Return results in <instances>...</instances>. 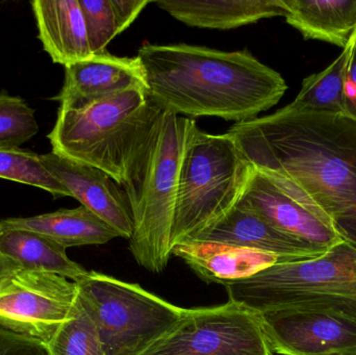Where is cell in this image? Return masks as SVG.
I'll list each match as a JSON object with an SVG mask.
<instances>
[{
	"mask_svg": "<svg viewBox=\"0 0 356 355\" xmlns=\"http://www.w3.org/2000/svg\"><path fill=\"white\" fill-rule=\"evenodd\" d=\"M348 47L344 87V115L356 121V31Z\"/></svg>",
	"mask_w": 356,
	"mask_h": 355,
	"instance_id": "obj_27",
	"label": "cell"
},
{
	"mask_svg": "<svg viewBox=\"0 0 356 355\" xmlns=\"http://www.w3.org/2000/svg\"><path fill=\"white\" fill-rule=\"evenodd\" d=\"M193 123L188 117L163 113L139 169L122 188L134 223L129 250L150 272L162 273L172 256L180 165Z\"/></svg>",
	"mask_w": 356,
	"mask_h": 355,
	"instance_id": "obj_5",
	"label": "cell"
},
{
	"mask_svg": "<svg viewBox=\"0 0 356 355\" xmlns=\"http://www.w3.org/2000/svg\"><path fill=\"white\" fill-rule=\"evenodd\" d=\"M0 355H49L46 345L38 340L17 335L0 327Z\"/></svg>",
	"mask_w": 356,
	"mask_h": 355,
	"instance_id": "obj_26",
	"label": "cell"
},
{
	"mask_svg": "<svg viewBox=\"0 0 356 355\" xmlns=\"http://www.w3.org/2000/svg\"><path fill=\"white\" fill-rule=\"evenodd\" d=\"M253 169L227 133L211 135L194 121L180 165L171 248L223 219L242 199Z\"/></svg>",
	"mask_w": 356,
	"mask_h": 355,
	"instance_id": "obj_6",
	"label": "cell"
},
{
	"mask_svg": "<svg viewBox=\"0 0 356 355\" xmlns=\"http://www.w3.org/2000/svg\"><path fill=\"white\" fill-rule=\"evenodd\" d=\"M286 22L305 40L345 48L356 31V0H280Z\"/></svg>",
	"mask_w": 356,
	"mask_h": 355,
	"instance_id": "obj_18",
	"label": "cell"
},
{
	"mask_svg": "<svg viewBox=\"0 0 356 355\" xmlns=\"http://www.w3.org/2000/svg\"><path fill=\"white\" fill-rule=\"evenodd\" d=\"M0 229L35 231L54 240L66 249L79 246L104 245L119 238L110 225L83 206L26 218L4 219L0 221Z\"/></svg>",
	"mask_w": 356,
	"mask_h": 355,
	"instance_id": "obj_19",
	"label": "cell"
},
{
	"mask_svg": "<svg viewBox=\"0 0 356 355\" xmlns=\"http://www.w3.org/2000/svg\"><path fill=\"white\" fill-rule=\"evenodd\" d=\"M48 171L66 188L70 197L99 217L117 231L131 239L134 231L131 206L127 194L104 171L76 162L56 152L40 156Z\"/></svg>",
	"mask_w": 356,
	"mask_h": 355,
	"instance_id": "obj_13",
	"label": "cell"
},
{
	"mask_svg": "<svg viewBox=\"0 0 356 355\" xmlns=\"http://www.w3.org/2000/svg\"><path fill=\"white\" fill-rule=\"evenodd\" d=\"M77 297L97 329L106 355H143L175 329L186 315L146 291L95 271L74 281Z\"/></svg>",
	"mask_w": 356,
	"mask_h": 355,
	"instance_id": "obj_7",
	"label": "cell"
},
{
	"mask_svg": "<svg viewBox=\"0 0 356 355\" xmlns=\"http://www.w3.org/2000/svg\"><path fill=\"white\" fill-rule=\"evenodd\" d=\"M154 3L188 26L222 31L286 15L280 0H158Z\"/></svg>",
	"mask_w": 356,
	"mask_h": 355,
	"instance_id": "obj_17",
	"label": "cell"
},
{
	"mask_svg": "<svg viewBox=\"0 0 356 355\" xmlns=\"http://www.w3.org/2000/svg\"><path fill=\"white\" fill-rule=\"evenodd\" d=\"M137 56L152 101L177 116L246 122L275 106L288 90L284 77L248 50L145 43Z\"/></svg>",
	"mask_w": 356,
	"mask_h": 355,
	"instance_id": "obj_2",
	"label": "cell"
},
{
	"mask_svg": "<svg viewBox=\"0 0 356 355\" xmlns=\"http://www.w3.org/2000/svg\"><path fill=\"white\" fill-rule=\"evenodd\" d=\"M92 53L106 46L129 28L150 0H79Z\"/></svg>",
	"mask_w": 356,
	"mask_h": 355,
	"instance_id": "obj_21",
	"label": "cell"
},
{
	"mask_svg": "<svg viewBox=\"0 0 356 355\" xmlns=\"http://www.w3.org/2000/svg\"><path fill=\"white\" fill-rule=\"evenodd\" d=\"M143 355H274L261 315L232 302L186 310L168 336Z\"/></svg>",
	"mask_w": 356,
	"mask_h": 355,
	"instance_id": "obj_8",
	"label": "cell"
},
{
	"mask_svg": "<svg viewBox=\"0 0 356 355\" xmlns=\"http://www.w3.org/2000/svg\"><path fill=\"white\" fill-rule=\"evenodd\" d=\"M254 168L307 196L356 246V121L290 104L227 131Z\"/></svg>",
	"mask_w": 356,
	"mask_h": 355,
	"instance_id": "obj_1",
	"label": "cell"
},
{
	"mask_svg": "<svg viewBox=\"0 0 356 355\" xmlns=\"http://www.w3.org/2000/svg\"><path fill=\"white\" fill-rule=\"evenodd\" d=\"M133 89L148 92L138 56H117L104 51L65 67L64 85L54 99L63 110H81Z\"/></svg>",
	"mask_w": 356,
	"mask_h": 355,
	"instance_id": "obj_12",
	"label": "cell"
},
{
	"mask_svg": "<svg viewBox=\"0 0 356 355\" xmlns=\"http://www.w3.org/2000/svg\"><path fill=\"white\" fill-rule=\"evenodd\" d=\"M349 47L323 71L305 77L290 106L309 112L344 114V87Z\"/></svg>",
	"mask_w": 356,
	"mask_h": 355,
	"instance_id": "obj_22",
	"label": "cell"
},
{
	"mask_svg": "<svg viewBox=\"0 0 356 355\" xmlns=\"http://www.w3.org/2000/svg\"><path fill=\"white\" fill-rule=\"evenodd\" d=\"M0 254L23 270L39 271L79 281L88 271L73 262L66 248L35 231L0 229Z\"/></svg>",
	"mask_w": 356,
	"mask_h": 355,
	"instance_id": "obj_20",
	"label": "cell"
},
{
	"mask_svg": "<svg viewBox=\"0 0 356 355\" xmlns=\"http://www.w3.org/2000/svg\"><path fill=\"white\" fill-rule=\"evenodd\" d=\"M76 299L74 281L21 269L0 289V327L46 345L72 316Z\"/></svg>",
	"mask_w": 356,
	"mask_h": 355,
	"instance_id": "obj_9",
	"label": "cell"
},
{
	"mask_svg": "<svg viewBox=\"0 0 356 355\" xmlns=\"http://www.w3.org/2000/svg\"><path fill=\"white\" fill-rule=\"evenodd\" d=\"M38 131L35 110L24 100L0 93V148H19Z\"/></svg>",
	"mask_w": 356,
	"mask_h": 355,
	"instance_id": "obj_25",
	"label": "cell"
},
{
	"mask_svg": "<svg viewBox=\"0 0 356 355\" xmlns=\"http://www.w3.org/2000/svg\"><path fill=\"white\" fill-rule=\"evenodd\" d=\"M0 179L39 188L54 197H70L66 188L46 169L35 152L0 148Z\"/></svg>",
	"mask_w": 356,
	"mask_h": 355,
	"instance_id": "obj_23",
	"label": "cell"
},
{
	"mask_svg": "<svg viewBox=\"0 0 356 355\" xmlns=\"http://www.w3.org/2000/svg\"><path fill=\"white\" fill-rule=\"evenodd\" d=\"M19 270H21V268L16 263L0 254V289Z\"/></svg>",
	"mask_w": 356,
	"mask_h": 355,
	"instance_id": "obj_28",
	"label": "cell"
},
{
	"mask_svg": "<svg viewBox=\"0 0 356 355\" xmlns=\"http://www.w3.org/2000/svg\"><path fill=\"white\" fill-rule=\"evenodd\" d=\"M242 200L278 231L314 247L330 250L344 242L327 217L282 177L253 169Z\"/></svg>",
	"mask_w": 356,
	"mask_h": 355,
	"instance_id": "obj_10",
	"label": "cell"
},
{
	"mask_svg": "<svg viewBox=\"0 0 356 355\" xmlns=\"http://www.w3.org/2000/svg\"><path fill=\"white\" fill-rule=\"evenodd\" d=\"M270 347L280 355H356V319L316 313L261 315Z\"/></svg>",
	"mask_w": 356,
	"mask_h": 355,
	"instance_id": "obj_11",
	"label": "cell"
},
{
	"mask_svg": "<svg viewBox=\"0 0 356 355\" xmlns=\"http://www.w3.org/2000/svg\"><path fill=\"white\" fill-rule=\"evenodd\" d=\"M163 113L147 91L129 90L81 110L60 108L48 139L52 151L96 167L124 188Z\"/></svg>",
	"mask_w": 356,
	"mask_h": 355,
	"instance_id": "obj_3",
	"label": "cell"
},
{
	"mask_svg": "<svg viewBox=\"0 0 356 355\" xmlns=\"http://www.w3.org/2000/svg\"><path fill=\"white\" fill-rule=\"evenodd\" d=\"M188 241L215 242L259 250L275 254L286 262L318 258L328 251L278 231L242 199L219 222Z\"/></svg>",
	"mask_w": 356,
	"mask_h": 355,
	"instance_id": "obj_14",
	"label": "cell"
},
{
	"mask_svg": "<svg viewBox=\"0 0 356 355\" xmlns=\"http://www.w3.org/2000/svg\"><path fill=\"white\" fill-rule=\"evenodd\" d=\"M172 256L181 258L205 283L223 286L249 279L273 265L286 263L275 254L205 241L177 244L172 248Z\"/></svg>",
	"mask_w": 356,
	"mask_h": 355,
	"instance_id": "obj_15",
	"label": "cell"
},
{
	"mask_svg": "<svg viewBox=\"0 0 356 355\" xmlns=\"http://www.w3.org/2000/svg\"><path fill=\"white\" fill-rule=\"evenodd\" d=\"M252 312L316 313L356 319V246L342 242L318 258L273 265L224 285Z\"/></svg>",
	"mask_w": 356,
	"mask_h": 355,
	"instance_id": "obj_4",
	"label": "cell"
},
{
	"mask_svg": "<svg viewBox=\"0 0 356 355\" xmlns=\"http://www.w3.org/2000/svg\"><path fill=\"white\" fill-rule=\"evenodd\" d=\"M49 355H106L97 329L77 297L71 318L46 344Z\"/></svg>",
	"mask_w": 356,
	"mask_h": 355,
	"instance_id": "obj_24",
	"label": "cell"
},
{
	"mask_svg": "<svg viewBox=\"0 0 356 355\" xmlns=\"http://www.w3.org/2000/svg\"><path fill=\"white\" fill-rule=\"evenodd\" d=\"M31 8L52 62L67 67L93 56L79 0H35Z\"/></svg>",
	"mask_w": 356,
	"mask_h": 355,
	"instance_id": "obj_16",
	"label": "cell"
}]
</instances>
